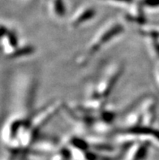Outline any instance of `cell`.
Segmentation results:
<instances>
[{
    "instance_id": "cell-1",
    "label": "cell",
    "mask_w": 159,
    "mask_h": 160,
    "mask_svg": "<svg viewBox=\"0 0 159 160\" xmlns=\"http://www.w3.org/2000/svg\"><path fill=\"white\" fill-rule=\"evenodd\" d=\"M122 72L123 66L120 63H114L106 67L89 87L87 100L83 105L93 110H101L105 108L107 98L111 95Z\"/></svg>"
},
{
    "instance_id": "cell-2",
    "label": "cell",
    "mask_w": 159,
    "mask_h": 160,
    "mask_svg": "<svg viewBox=\"0 0 159 160\" xmlns=\"http://www.w3.org/2000/svg\"><path fill=\"white\" fill-rule=\"evenodd\" d=\"M123 32L124 28L119 23L113 22L106 24L96 32L84 51L77 55L76 58L77 64L85 65L89 63V61L102 49L116 40Z\"/></svg>"
}]
</instances>
